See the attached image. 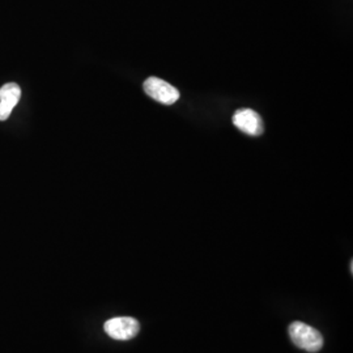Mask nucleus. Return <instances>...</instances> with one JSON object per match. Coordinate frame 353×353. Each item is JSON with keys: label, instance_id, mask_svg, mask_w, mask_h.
<instances>
[{"label": "nucleus", "instance_id": "obj_2", "mask_svg": "<svg viewBox=\"0 0 353 353\" xmlns=\"http://www.w3.org/2000/svg\"><path fill=\"white\" fill-rule=\"evenodd\" d=\"M105 332L115 341H130L139 334V322L131 316H118L105 322Z\"/></svg>", "mask_w": 353, "mask_h": 353}, {"label": "nucleus", "instance_id": "obj_5", "mask_svg": "<svg viewBox=\"0 0 353 353\" xmlns=\"http://www.w3.org/2000/svg\"><path fill=\"white\" fill-rule=\"evenodd\" d=\"M21 100V88L16 83H7L0 88V122L10 118L13 109Z\"/></svg>", "mask_w": 353, "mask_h": 353}, {"label": "nucleus", "instance_id": "obj_1", "mask_svg": "<svg viewBox=\"0 0 353 353\" xmlns=\"http://www.w3.org/2000/svg\"><path fill=\"white\" fill-rule=\"evenodd\" d=\"M290 336L296 347L306 352L316 353L323 347L322 334L316 328L300 321L290 323Z\"/></svg>", "mask_w": 353, "mask_h": 353}, {"label": "nucleus", "instance_id": "obj_4", "mask_svg": "<svg viewBox=\"0 0 353 353\" xmlns=\"http://www.w3.org/2000/svg\"><path fill=\"white\" fill-rule=\"evenodd\" d=\"M233 125L237 127L243 134L250 137H259L265 132V123L261 115L252 109H240L237 110L233 118Z\"/></svg>", "mask_w": 353, "mask_h": 353}, {"label": "nucleus", "instance_id": "obj_3", "mask_svg": "<svg viewBox=\"0 0 353 353\" xmlns=\"http://www.w3.org/2000/svg\"><path fill=\"white\" fill-rule=\"evenodd\" d=\"M144 92L154 101L164 105H172L179 99L178 89L159 77H148L144 81Z\"/></svg>", "mask_w": 353, "mask_h": 353}]
</instances>
